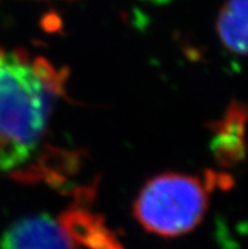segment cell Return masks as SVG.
<instances>
[{"label":"cell","instance_id":"obj_7","mask_svg":"<svg viewBox=\"0 0 248 249\" xmlns=\"http://www.w3.org/2000/svg\"><path fill=\"white\" fill-rule=\"evenodd\" d=\"M147 1H151V3H154V4H164V3H167L169 0H147Z\"/></svg>","mask_w":248,"mask_h":249},{"label":"cell","instance_id":"obj_2","mask_svg":"<svg viewBox=\"0 0 248 249\" xmlns=\"http://www.w3.org/2000/svg\"><path fill=\"white\" fill-rule=\"evenodd\" d=\"M208 209V187L190 175L162 174L141 190L134 215L146 231L179 237L196 228Z\"/></svg>","mask_w":248,"mask_h":249},{"label":"cell","instance_id":"obj_5","mask_svg":"<svg viewBox=\"0 0 248 249\" xmlns=\"http://www.w3.org/2000/svg\"><path fill=\"white\" fill-rule=\"evenodd\" d=\"M60 225L70 239L80 242L90 249H124L100 215L88 210H67L61 215Z\"/></svg>","mask_w":248,"mask_h":249},{"label":"cell","instance_id":"obj_4","mask_svg":"<svg viewBox=\"0 0 248 249\" xmlns=\"http://www.w3.org/2000/svg\"><path fill=\"white\" fill-rule=\"evenodd\" d=\"M247 110L241 103H232L222 119L213 125L210 148L222 166L232 167L245 160V126Z\"/></svg>","mask_w":248,"mask_h":249},{"label":"cell","instance_id":"obj_6","mask_svg":"<svg viewBox=\"0 0 248 249\" xmlns=\"http://www.w3.org/2000/svg\"><path fill=\"white\" fill-rule=\"evenodd\" d=\"M218 37L229 53L243 57L247 50V0H227L218 16Z\"/></svg>","mask_w":248,"mask_h":249},{"label":"cell","instance_id":"obj_3","mask_svg":"<svg viewBox=\"0 0 248 249\" xmlns=\"http://www.w3.org/2000/svg\"><path fill=\"white\" fill-rule=\"evenodd\" d=\"M73 243L60 223L47 214L27 216L10 225L0 249H71Z\"/></svg>","mask_w":248,"mask_h":249},{"label":"cell","instance_id":"obj_1","mask_svg":"<svg viewBox=\"0 0 248 249\" xmlns=\"http://www.w3.org/2000/svg\"><path fill=\"white\" fill-rule=\"evenodd\" d=\"M63 81L47 60L0 48V171H13L35 153Z\"/></svg>","mask_w":248,"mask_h":249}]
</instances>
